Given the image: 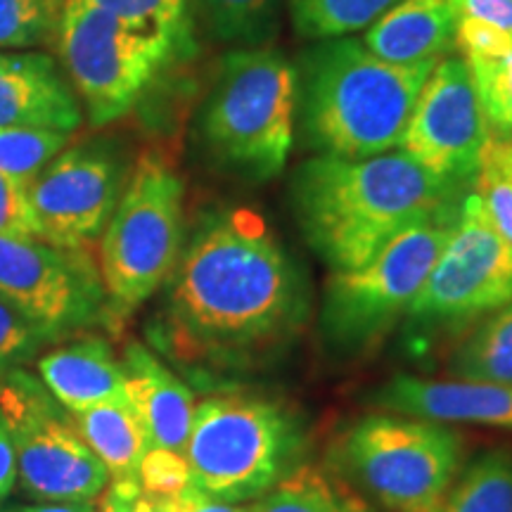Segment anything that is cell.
Returning <instances> with one entry per match:
<instances>
[{
    "label": "cell",
    "instance_id": "obj_1",
    "mask_svg": "<svg viewBox=\"0 0 512 512\" xmlns=\"http://www.w3.org/2000/svg\"><path fill=\"white\" fill-rule=\"evenodd\" d=\"M311 316L306 271L259 211L204 209L166 280V332L178 358L221 373L280 361Z\"/></svg>",
    "mask_w": 512,
    "mask_h": 512
},
{
    "label": "cell",
    "instance_id": "obj_2",
    "mask_svg": "<svg viewBox=\"0 0 512 512\" xmlns=\"http://www.w3.org/2000/svg\"><path fill=\"white\" fill-rule=\"evenodd\" d=\"M465 195L403 150L361 159L311 155L287 185L299 233L332 273L366 266L403 230L458 211Z\"/></svg>",
    "mask_w": 512,
    "mask_h": 512
},
{
    "label": "cell",
    "instance_id": "obj_3",
    "mask_svg": "<svg viewBox=\"0 0 512 512\" xmlns=\"http://www.w3.org/2000/svg\"><path fill=\"white\" fill-rule=\"evenodd\" d=\"M297 67V140L318 157L361 159L394 152L437 62L392 64L361 38L313 41Z\"/></svg>",
    "mask_w": 512,
    "mask_h": 512
},
{
    "label": "cell",
    "instance_id": "obj_4",
    "mask_svg": "<svg viewBox=\"0 0 512 512\" xmlns=\"http://www.w3.org/2000/svg\"><path fill=\"white\" fill-rule=\"evenodd\" d=\"M192 138L214 169L268 183L297 143V67L280 48H230L195 110Z\"/></svg>",
    "mask_w": 512,
    "mask_h": 512
},
{
    "label": "cell",
    "instance_id": "obj_5",
    "mask_svg": "<svg viewBox=\"0 0 512 512\" xmlns=\"http://www.w3.org/2000/svg\"><path fill=\"white\" fill-rule=\"evenodd\" d=\"M306 451V422L292 406L264 394L228 392L195 406L185 458L197 491L240 505L290 477L304 465Z\"/></svg>",
    "mask_w": 512,
    "mask_h": 512
},
{
    "label": "cell",
    "instance_id": "obj_6",
    "mask_svg": "<svg viewBox=\"0 0 512 512\" xmlns=\"http://www.w3.org/2000/svg\"><path fill=\"white\" fill-rule=\"evenodd\" d=\"M185 242V183L169 157L147 150L100 235L98 268L110 318L131 316L166 285Z\"/></svg>",
    "mask_w": 512,
    "mask_h": 512
},
{
    "label": "cell",
    "instance_id": "obj_7",
    "mask_svg": "<svg viewBox=\"0 0 512 512\" xmlns=\"http://www.w3.org/2000/svg\"><path fill=\"white\" fill-rule=\"evenodd\" d=\"M332 465L384 510L441 512L463 465V439L441 422L373 413L339 434Z\"/></svg>",
    "mask_w": 512,
    "mask_h": 512
},
{
    "label": "cell",
    "instance_id": "obj_8",
    "mask_svg": "<svg viewBox=\"0 0 512 512\" xmlns=\"http://www.w3.org/2000/svg\"><path fill=\"white\" fill-rule=\"evenodd\" d=\"M50 48L93 128L124 119L188 46L86 5L62 3Z\"/></svg>",
    "mask_w": 512,
    "mask_h": 512
},
{
    "label": "cell",
    "instance_id": "obj_9",
    "mask_svg": "<svg viewBox=\"0 0 512 512\" xmlns=\"http://www.w3.org/2000/svg\"><path fill=\"white\" fill-rule=\"evenodd\" d=\"M460 209L403 230L366 266L330 275L320 306V337L332 351L366 354L406 316L451 238Z\"/></svg>",
    "mask_w": 512,
    "mask_h": 512
},
{
    "label": "cell",
    "instance_id": "obj_10",
    "mask_svg": "<svg viewBox=\"0 0 512 512\" xmlns=\"http://www.w3.org/2000/svg\"><path fill=\"white\" fill-rule=\"evenodd\" d=\"M510 302L512 247L470 190L451 238L406 313L408 342L425 351L437 339L465 335Z\"/></svg>",
    "mask_w": 512,
    "mask_h": 512
},
{
    "label": "cell",
    "instance_id": "obj_11",
    "mask_svg": "<svg viewBox=\"0 0 512 512\" xmlns=\"http://www.w3.org/2000/svg\"><path fill=\"white\" fill-rule=\"evenodd\" d=\"M0 413L17 453V479L38 503L98 501L110 484L105 465L74 415L27 368L0 375Z\"/></svg>",
    "mask_w": 512,
    "mask_h": 512
},
{
    "label": "cell",
    "instance_id": "obj_12",
    "mask_svg": "<svg viewBox=\"0 0 512 512\" xmlns=\"http://www.w3.org/2000/svg\"><path fill=\"white\" fill-rule=\"evenodd\" d=\"M128 174L131 164L119 140L93 136L69 143L29 185L38 238L57 247L91 249L112 219Z\"/></svg>",
    "mask_w": 512,
    "mask_h": 512
},
{
    "label": "cell",
    "instance_id": "obj_13",
    "mask_svg": "<svg viewBox=\"0 0 512 512\" xmlns=\"http://www.w3.org/2000/svg\"><path fill=\"white\" fill-rule=\"evenodd\" d=\"M0 294L50 339L81 335L110 316L91 249L0 235Z\"/></svg>",
    "mask_w": 512,
    "mask_h": 512
},
{
    "label": "cell",
    "instance_id": "obj_14",
    "mask_svg": "<svg viewBox=\"0 0 512 512\" xmlns=\"http://www.w3.org/2000/svg\"><path fill=\"white\" fill-rule=\"evenodd\" d=\"M489 126L467 62L448 55L437 62L415 102L399 150L441 181L475 188Z\"/></svg>",
    "mask_w": 512,
    "mask_h": 512
},
{
    "label": "cell",
    "instance_id": "obj_15",
    "mask_svg": "<svg viewBox=\"0 0 512 512\" xmlns=\"http://www.w3.org/2000/svg\"><path fill=\"white\" fill-rule=\"evenodd\" d=\"M83 107L67 74L46 50L0 53V128H34L74 136Z\"/></svg>",
    "mask_w": 512,
    "mask_h": 512
},
{
    "label": "cell",
    "instance_id": "obj_16",
    "mask_svg": "<svg viewBox=\"0 0 512 512\" xmlns=\"http://www.w3.org/2000/svg\"><path fill=\"white\" fill-rule=\"evenodd\" d=\"M382 411L434 422H475V425L512 430L510 384L467 380H422L394 375L366 399Z\"/></svg>",
    "mask_w": 512,
    "mask_h": 512
},
{
    "label": "cell",
    "instance_id": "obj_17",
    "mask_svg": "<svg viewBox=\"0 0 512 512\" xmlns=\"http://www.w3.org/2000/svg\"><path fill=\"white\" fill-rule=\"evenodd\" d=\"M121 366L126 373V399L143 425L147 444L185 456L195 415L190 389L140 342L128 344Z\"/></svg>",
    "mask_w": 512,
    "mask_h": 512
},
{
    "label": "cell",
    "instance_id": "obj_18",
    "mask_svg": "<svg viewBox=\"0 0 512 512\" xmlns=\"http://www.w3.org/2000/svg\"><path fill=\"white\" fill-rule=\"evenodd\" d=\"M38 375L69 413L126 401V373L105 337L79 335L38 356Z\"/></svg>",
    "mask_w": 512,
    "mask_h": 512
},
{
    "label": "cell",
    "instance_id": "obj_19",
    "mask_svg": "<svg viewBox=\"0 0 512 512\" xmlns=\"http://www.w3.org/2000/svg\"><path fill=\"white\" fill-rule=\"evenodd\" d=\"M456 24L451 0H399L363 31L361 41L384 62H439L456 53Z\"/></svg>",
    "mask_w": 512,
    "mask_h": 512
},
{
    "label": "cell",
    "instance_id": "obj_20",
    "mask_svg": "<svg viewBox=\"0 0 512 512\" xmlns=\"http://www.w3.org/2000/svg\"><path fill=\"white\" fill-rule=\"evenodd\" d=\"M72 415L83 441L105 465L110 482L140 484L138 470L150 444L128 399L102 403Z\"/></svg>",
    "mask_w": 512,
    "mask_h": 512
},
{
    "label": "cell",
    "instance_id": "obj_21",
    "mask_svg": "<svg viewBox=\"0 0 512 512\" xmlns=\"http://www.w3.org/2000/svg\"><path fill=\"white\" fill-rule=\"evenodd\" d=\"M245 512H375L347 479L316 465H299Z\"/></svg>",
    "mask_w": 512,
    "mask_h": 512
},
{
    "label": "cell",
    "instance_id": "obj_22",
    "mask_svg": "<svg viewBox=\"0 0 512 512\" xmlns=\"http://www.w3.org/2000/svg\"><path fill=\"white\" fill-rule=\"evenodd\" d=\"M448 370L458 380L512 387V302L467 332L448 358Z\"/></svg>",
    "mask_w": 512,
    "mask_h": 512
},
{
    "label": "cell",
    "instance_id": "obj_23",
    "mask_svg": "<svg viewBox=\"0 0 512 512\" xmlns=\"http://www.w3.org/2000/svg\"><path fill=\"white\" fill-rule=\"evenodd\" d=\"M287 0H192V15L214 41L233 48L271 46Z\"/></svg>",
    "mask_w": 512,
    "mask_h": 512
},
{
    "label": "cell",
    "instance_id": "obj_24",
    "mask_svg": "<svg viewBox=\"0 0 512 512\" xmlns=\"http://www.w3.org/2000/svg\"><path fill=\"white\" fill-rule=\"evenodd\" d=\"M399 0H287L292 27L306 41L363 34Z\"/></svg>",
    "mask_w": 512,
    "mask_h": 512
},
{
    "label": "cell",
    "instance_id": "obj_25",
    "mask_svg": "<svg viewBox=\"0 0 512 512\" xmlns=\"http://www.w3.org/2000/svg\"><path fill=\"white\" fill-rule=\"evenodd\" d=\"M441 512H512V456L489 451L465 467Z\"/></svg>",
    "mask_w": 512,
    "mask_h": 512
},
{
    "label": "cell",
    "instance_id": "obj_26",
    "mask_svg": "<svg viewBox=\"0 0 512 512\" xmlns=\"http://www.w3.org/2000/svg\"><path fill=\"white\" fill-rule=\"evenodd\" d=\"M86 5L128 24L157 29L174 36L183 46H192V0H62Z\"/></svg>",
    "mask_w": 512,
    "mask_h": 512
},
{
    "label": "cell",
    "instance_id": "obj_27",
    "mask_svg": "<svg viewBox=\"0 0 512 512\" xmlns=\"http://www.w3.org/2000/svg\"><path fill=\"white\" fill-rule=\"evenodd\" d=\"M62 0H0V53L53 43Z\"/></svg>",
    "mask_w": 512,
    "mask_h": 512
},
{
    "label": "cell",
    "instance_id": "obj_28",
    "mask_svg": "<svg viewBox=\"0 0 512 512\" xmlns=\"http://www.w3.org/2000/svg\"><path fill=\"white\" fill-rule=\"evenodd\" d=\"M498 233L512 247V140L489 136L472 188Z\"/></svg>",
    "mask_w": 512,
    "mask_h": 512
},
{
    "label": "cell",
    "instance_id": "obj_29",
    "mask_svg": "<svg viewBox=\"0 0 512 512\" xmlns=\"http://www.w3.org/2000/svg\"><path fill=\"white\" fill-rule=\"evenodd\" d=\"M72 143L69 133L0 128V174L31 183L50 159Z\"/></svg>",
    "mask_w": 512,
    "mask_h": 512
},
{
    "label": "cell",
    "instance_id": "obj_30",
    "mask_svg": "<svg viewBox=\"0 0 512 512\" xmlns=\"http://www.w3.org/2000/svg\"><path fill=\"white\" fill-rule=\"evenodd\" d=\"M482 105L489 136L512 140V53L496 60H465Z\"/></svg>",
    "mask_w": 512,
    "mask_h": 512
},
{
    "label": "cell",
    "instance_id": "obj_31",
    "mask_svg": "<svg viewBox=\"0 0 512 512\" xmlns=\"http://www.w3.org/2000/svg\"><path fill=\"white\" fill-rule=\"evenodd\" d=\"M48 342L53 339L0 294V375L24 368Z\"/></svg>",
    "mask_w": 512,
    "mask_h": 512
},
{
    "label": "cell",
    "instance_id": "obj_32",
    "mask_svg": "<svg viewBox=\"0 0 512 512\" xmlns=\"http://www.w3.org/2000/svg\"><path fill=\"white\" fill-rule=\"evenodd\" d=\"M143 494L155 498H174L192 484L188 458L169 448H147L138 470Z\"/></svg>",
    "mask_w": 512,
    "mask_h": 512
},
{
    "label": "cell",
    "instance_id": "obj_33",
    "mask_svg": "<svg viewBox=\"0 0 512 512\" xmlns=\"http://www.w3.org/2000/svg\"><path fill=\"white\" fill-rule=\"evenodd\" d=\"M29 185L0 174V235L3 238H38V226L29 202Z\"/></svg>",
    "mask_w": 512,
    "mask_h": 512
},
{
    "label": "cell",
    "instance_id": "obj_34",
    "mask_svg": "<svg viewBox=\"0 0 512 512\" xmlns=\"http://www.w3.org/2000/svg\"><path fill=\"white\" fill-rule=\"evenodd\" d=\"M512 53V36L477 22V19L458 17L456 24V55L463 60H496Z\"/></svg>",
    "mask_w": 512,
    "mask_h": 512
},
{
    "label": "cell",
    "instance_id": "obj_35",
    "mask_svg": "<svg viewBox=\"0 0 512 512\" xmlns=\"http://www.w3.org/2000/svg\"><path fill=\"white\" fill-rule=\"evenodd\" d=\"M458 17L477 19L512 36V0H451Z\"/></svg>",
    "mask_w": 512,
    "mask_h": 512
},
{
    "label": "cell",
    "instance_id": "obj_36",
    "mask_svg": "<svg viewBox=\"0 0 512 512\" xmlns=\"http://www.w3.org/2000/svg\"><path fill=\"white\" fill-rule=\"evenodd\" d=\"M17 484V453L12 434L3 413H0V503H5Z\"/></svg>",
    "mask_w": 512,
    "mask_h": 512
},
{
    "label": "cell",
    "instance_id": "obj_37",
    "mask_svg": "<svg viewBox=\"0 0 512 512\" xmlns=\"http://www.w3.org/2000/svg\"><path fill=\"white\" fill-rule=\"evenodd\" d=\"M164 501L169 512H245V508H240V505L211 501V498L204 496L202 491H197L192 484L183 491V494H178L174 498H164Z\"/></svg>",
    "mask_w": 512,
    "mask_h": 512
},
{
    "label": "cell",
    "instance_id": "obj_38",
    "mask_svg": "<svg viewBox=\"0 0 512 512\" xmlns=\"http://www.w3.org/2000/svg\"><path fill=\"white\" fill-rule=\"evenodd\" d=\"M140 494H143L140 484L110 482L100 494L98 512H133V505H136Z\"/></svg>",
    "mask_w": 512,
    "mask_h": 512
},
{
    "label": "cell",
    "instance_id": "obj_39",
    "mask_svg": "<svg viewBox=\"0 0 512 512\" xmlns=\"http://www.w3.org/2000/svg\"><path fill=\"white\" fill-rule=\"evenodd\" d=\"M8 512H98L95 501H74V503H34L15 505Z\"/></svg>",
    "mask_w": 512,
    "mask_h": 512
},
{
    "label": "cell",
    "instance_id": "obj_40",
    "mask_svg": "<svg viewBox=\"0 0 512 512\" xmlns=\"http://www.w3.org/2000/svg\"><path fill=\"white\" fill-rule=\"evenodd\" d=\"M133 512H169V508H166L164 498L140 494L136 505H133Z\"/></svg>",
    "mask_w": 512,
    "mask_h": 512
},
{
    "label": "cell",
    "instance_id": "obj_41",
    "mask_svg": "<svg viewBox=\"0 0 512 512\" xmlns=\"http://www.w3.org/2000/svg\"><path fill=\"white\" fill-rule=\"evenodd\" d=\"M0 512H8V510H0Z\"/></svg>",
    "mask_w": 512,
    "mask_h": 512
}]
</instances>
